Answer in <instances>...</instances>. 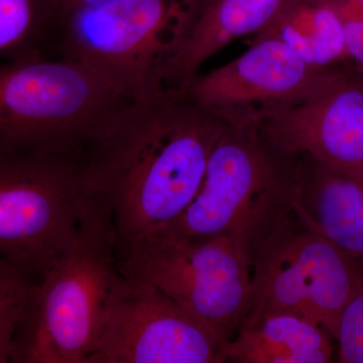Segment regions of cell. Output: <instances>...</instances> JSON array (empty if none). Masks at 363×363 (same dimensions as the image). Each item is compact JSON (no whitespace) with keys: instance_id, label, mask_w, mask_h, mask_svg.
<instances>
[{"instance_id":"1","label":"cell","mask_w":363,"mask_h":363,"mask_svg":"<svg viewBox=\"0 0 363 363\" xmlns=\"http://www.w3.org/2000/svg\"><path fill=\"white\" fill-rule=\"evenodd\" d=\"M226 126L174 93L124 104L109 117L85 162L95 194L111 210L118 255L184 213Z\"/></svg>"},{"instance_id":"2","label":"cell","mask_w":363,"mask_h":363,"mask_svg":"<svg viewBox=\"0 0 363 363\" xmlns=\"http://www.w3.org/2000/svg\"><path fill=\"white\" fill-rule=\"evenodd\" d=\"M123 279L111 210L95 194L71 245L35 284L9 362L85 363Z\"/></svg>"},{"instance_id":"3","label":"cell","mask_w":363,"mask_h":363,"mask_svg":"<svg viewBox=\"0 0 363 363\" xmlns=\"http://www.w3.org/2000/svg\"><path fill=\"white\" fill-rule=\"evenodd\" d=\"M298 161V154L272 142L257 124H227L197 195L161 230L190 238L227 236L250 267L260 243L292 211Z\"/></svg>"},{"instance_id":"4","label":"cell","mask_w":363,"mask_h":363,"mask_svg":"<svg viewBox=\"0 0 363 363\" xmlns=\"http://www.w3.org/2000/svg\"><path fill=\"white\" fill-rule=\"evenodd\" d=\"M126 104L71 60L0 62V152L85 155L109 117Z\"/></svg>"},{"instance_id":"5","label":"cell","mask_w":363,"mask_h":363,"mask_svg":"<svg viewBox=\"0 0 363 363\" xmlns=\"http://www.w3.org/2000/svg\"><path fill=\"white\" fill-rule=\"evenodd\" d=\"M94 195L85 155L0 152V257L39 281Z\"/></svg>"},{"instance_id":"6","label":"cell","mask_w":363,"mask_h":363,"mask_svg":"<svg viewBox=\"0 0 363 363\" xmlns=\"http://www.w3.org/2000/svg\"><path fill=\"white\" fill-rule=\"evenodd\" d=\"M180 0H111L64 13L56 57L92 71L119 97L143 104L169 94L162 72L180 26Z\"/></svg>"},{"instance_id":"7","label":"cell","mask_w":363,"mask_h":363,"mask_svg":"<svg viewBox=\"0 0 363 363\" xmlns=\"http://www.w3.org/2000/svg\"><path fill=\"white\" fill-rule=\"evenodd\" d=\"M362 290V262L309 228L292 209L255 253L245 320L296 315L334 339L344 308Z\"/></svg>"},{"instance_id":"8","label":"cell","mask_w":363,"mask_h":363,"mask_svg":"<svg viewBox=\"0 0 363 363\" xmlns=\"http://www.w3.org/2000/svg\"><path fill=\"white\" fill-rule=\"evenodd\" d=\"M118 257L124 274L156 286L224 343L247 316L250 264L227 236L190 238L159 230Z\"/></svg>"},{"instance_id":"9","label":"cell","mask_w":363,"mask_h":363,"mask_svg":"<svg viewBox=\"0 0 363 363\" xmlns=\"http://www.w3.org/2000/svg\"><path fill=\"white\" fill-rule=\"evenodd\" d=\"M224 342L156 286L123 274L85 363H224Z\"/></svg>"},{"instance_id":"10","label":"cell","mask_w":363,"mask_h":363,"mask_svg":"<svg viewBox=\"0 0 363 363\" xmlns=\"http://www.w3.org/2000/svg\"><path fill=\"white\" fill-rule=\"evenodd\" d=\"M340 67L316 68L278 40H253L238 58L198 74L184 95L227 124H259L309 99Z\"/></svg>"},{"instance_id":"11","label":"cell","mask_w":363,"mask_h":363,"mask_svg":"<svg viewBox=\"0 0 363 363\" xmlns=\"http://www.w3.org/2000/svg\"><path fill=\"white\" fill-rule=\"evenodd\" d=\"M257 126L279 147L363 182V77L350 64L309 99Z\"/></svg>"},{"instance_id":"12","label":"cell","mask_w":363,"mask_h":363,"mask_svg":"<svg viewBox=\"0 0 363 363\" xmlns=\"http://www.w3.org/2000/svg\"><path fill=\"white\" fill-rule=\"evenodd\" d=\"M285 0H180L178 39L162 72L168 93L184 95L208 60L233 40L257 33Z\"/></svg>"},{"instance_id":"13","label":"cell","mask_w":363,"mask_h":363,"mask_svg":"<svg viewBox=\"0 0 363 363\" xmlns=\"http://www.w3.org/2000/svg\"><path fill=\"white\" fill-rule=\"evenodd\" d=\"M293 210L306 225L363 264V182L298 154Z\"/></svg>"},{"instance_id":"14","label":"cell","mask_w":363,"mask_h":363,"mask_svg":"<svg viewBox=\"0 0 363 363\" xmlns=\"http://www.w3.org/2000/svg\"><path fill=\"white\" fill-rule=\"evenodd\" d=\"M332 336L319 325L292 314L245 320L224 343L225 362L328 363L333 362Z\"/></svg>"},{"instance_id":"15","label":"cell","mask_w":363,"mask_h":363,"mask_svg":"<svg viewBox=\"0 0 363 363\" xmlns=\"http://www.w3.org/2000/svg\"><path fill=\"white\" fill-rule=\"evenodd\" d=\"M274 39L321 69L350 65L342 26L324 0H285L255 40Z\"/></svg>"},{"instance_id":"16","label":"cell","mask_w":363,"mask_h":363,"mask_svg":"<svg viewBox=\"0 0 363 363\" xmlns=\"http://www.w3.org/2000/svg\"><path fill=\"white\" fill-rule=\"evenodd\" d=\"M60 0H0V60L56 57Z\"/></svg>"},{"instance_id":"17","label":"cell","mask_w":363,"mask_h":363,"mask_svg":"<svg viewBox=\"0 0 363 363\" xmlns=\"http://www.w3.org/2000/svg\"><path fill=\"white\" fill-rule=\"evenodd\" d=\"M37 281L0 257V363L9 362L14 334Z\"/></svg>"},{"instance_id":"18","label":"cell","mask_w":363,"mask_h":363,"mask_svg":"<svg viewBox=\"0 0 363 363\" xmlns=\"http://www.w3.org/2000/svg\"><path fill=\"white\" fill-rule=\"evenodd\" d=\"M334 339L339 362L363 363V290L344 308Z\"/></svg>"},{"instance_id":"19","label":"cell","mask_w":363,"mask_h":363,"mask_svg":"<svg viewBox=\"0 0 363 363\" xmlns=\"http://www.w3.org/2000/svg\"><path fill=\"white\" fill-rule=\"evenodd\" d=\"M111 0H60L63 13H69L74 9H82V7L94 6L98 4H105Z\"/></svg>"},{"instance_id":"20","label":"cell","mask_w":363,"mask_h":363,"mask_svg":"<svg viewBox=\"0 0 363 363\" xmlns=\"http://www.w3.org/2000/svg\"><path fill=\"white\" fill-rule=\"evenodd\" d=\"M357 1L359 2V4L363 6V0H357Z\"/></svg>"}]
</instances>
